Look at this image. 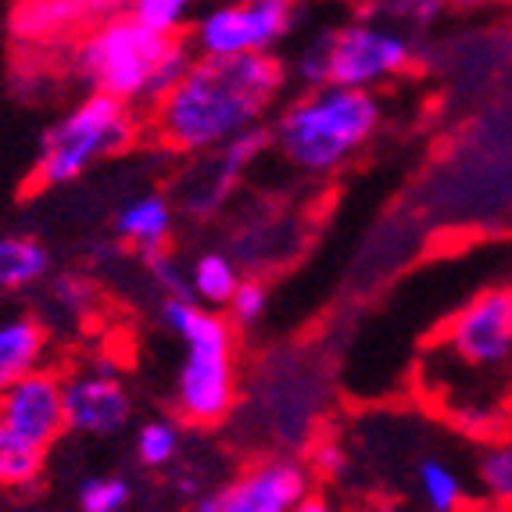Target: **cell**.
I'll list each match as a JSON object with an SVG mask.
<instances>
[{
    "label": "cell",
    "instance_id": "obj_1",
    "mask_svg": "<svg viewBox=\"0 0 512 512\" xmlns=\"http://www.w3.org/2000/svg\"><path fill=\"white\" fill-rule=\"evenodd\" d=\"M287 86L273 51L194 58L180 83L151 104V129L169 151L212 154L237 133L262 126Z\"/></svg>",
    "mask_w": 512,
    "mask_h": 512
},
{
    "label": "cell",
    "instance_id": "obj_2",
    "mask_svg": "<svg viewBox=\"0 0 512 512\" xmlns=\"http://www.w3.org/2000/svg\"><path fill=\"white\" fill-rule=\"evenodd\" d=\"M423 384L444 412L473 430H491L512 387V287H487L448 319L427 359Z\"/></svg>",
    "mask_w": 512,
    "mask_h": 512
},
{
    "label": "cell",
    "instance_id": "obj_3",
    "mask_svg": "<svg viewBox=\"0 0 512 512\" xmlns=\"http://www.w3.org/2000/svg\"><path fill=\"white\" fill-rule=\"evenodd\" d=\"M380 122H384V101L376 90L323 83L305 86V94L283 104L269 126V137L273 151L294 172L323 180L366 151Z\"/></svg>",
    "mask_w": 512,
    "mask_h": 512
},
{
    "label": "cell",
    "instance_id": "obj_4",
    "mask_svg": "<svg viewBox=\"0 0 512 512\" xmlns=\"http://www.w3.org/2000/svg\"><path fill=\"white\" fill-rule=\"evenodd\" d=\"M194 58V47L183 36L158 33L126 11L101 22L79 43L76 69L90 90H104L129 104H154L180 83Z\"/></svg>",
    "mask_w": 512,
    "mask_h": 512
},
{
    "label": "cell",
    "instance_id": "obj_5",
    "mask_svg": "<svg viewBox=\"0 0 512 512\" xmlns=\"http://www.w3.org/2000/svg\"><path fill=\"white\" fill-rule=\"evenodd\" d=\"M162 323L183 344L172 394L176 416L190 427H215L237 402V333L230 316L194 298H165Z\"/></svg>",
    "mask_w": 512,
    "mask_h": 512
},
{
    "label": "cell",
    "instance_id": "obj_6",
    "mask_svg": "<svg viewBox=\"0 0 512 512\" xmlns=\"http://www.w3.org/2000/svg\"><path fill=\"white\" fill-rule=\"evenodd\" d=\"M137 133V104L94 90L47 129L40 158H36V183L40 187H65V183L83 180L97 162L126 151L137 140Z\"/></svg>",
    "mask_w": 512,
    "mask_h": 512
},
{
    "label": "cell",
    "instance_id": "obj_7",
    "mask_svg": "<svg viewBox=\"0 0 512 512\" xmlns=\"http://www.w3.org/2000/svg\"><path fill=\"white\" fill-rule=\"evenodd\" d=\"M416 47L394 26L380 22H348L333 33L319 36L294 58L291 76L301 86H355V90H380L412 69Z\"/></svg>",
    "mask_w": 512,
    "mask_h": 512
},
{
    "label": "cell",
    "instance_id": "obj_8",
    "mask_svg": "<svg viewBox=\"0 0 512 512\" xmlns=\"http://www.w3.org/2000/svg\"><path fill=\"white\" fill-rule=\"evenodd\" d=\"M298 0H222L190 22L197 58H237L276 51L294 29Z\"/></svg>",
    "mask_w": 512,
    "mask_h": 512
},
{
    "label": "cell",
    "instance_id": "obj_9",
    "mask_svg": "<svg viewBox=\"0 0 512 512\" xmlns=\"http://www.w3.org/2000/svg\"><path fill=\"white\" fill-rule=\"evenodd\" d=\"M201 512H298L316 509L312 477L294 459H262L197 502Z\"/></svg>",
    "mask_w": 512,
    "mask_h": 512
},
{
    "label": "cell",
    "instance_id": "obj_10",
    "mask_svg": "<svg viewBox=\"0 0 512 512\" xmlns=\"http://www.w3.org/2000/svg\"><path fill=\"white\" fill-rule=\"evenodd\" d=\"M133 398L122 373L108 359L65 376V427L79 437H115L129 427Z\"/></svg>",
    "mask_w": 512,
    "mask_h": 512
},
{
    "label": "cell",
    "instance_id": "obj_11",
    "mask_svg": "<svg viewBox=\"0 0 512 512\" xmlns=\"http://www.w3.org/2000/svg\"><path fill=\"white\" fill-rule=\"evenodd\" d=\"M0 419L18 437H26L47 452L61 434H69L65 427V376L51 366H40L15 380L8 391H0Z\"/></svg>",
    "mask_w": 512,
    "mask_h": 512
},
{
    "label": "cell",
    "instance_id": "obj_12",
    "mask_svg": "<svg viewBox=\"0 0 512 512\" xmlns=\"http://www.w3.org/2000/svg\"><path fill=\"white\" fill-rule=\"evenodd\" d=\"M273 147V137L265 126H251L237 137H230L219 151H212V169H208V180L201 183V194L190 201V215H212L215 208L226 201V194L233 190V183L251 172V165L262 158L265 151Z\"/></svg>",
    "mask_w": 512,
    "mask_h": 512
},
{
    "label": "cell",
    "instance_id": "obj_13",
    "mask_svg": "<svg viewBox=\"0 0 512 512\" xmlns=\"http://www.w3.org/2000/svg\"><path fill=\"white\" fill-rule=\"evenodd\" d=\"M172 226H176V208L158 190H144V194L129 197V201H122L119 212H115V233L137 255H151V251L169 248Z\"/></svg>",
    "mask_w": 512,
    "mask_h": 512
},
{
    "label": "cell",
    "instance_id": "obj_14",
    "mask_svg": "<svg viewBox=\"0 0 512 512\" xmlns=\"http://www.w3.org/2000/svg\"><path fill=\"white\" fill-rule=\"evenodd\" d=\"M47 348H51V337L36 316L29 312L0 316V391H8L33 369L47 366Z\"/></svg>",
    "mask_w": 512,
    "mask_h": 512
},
{
    "label": "cell",
    "instance_id": "obj_15",
    "mask_svg": "<svg viewBox=\"0 0 512 512\" xmlns=\"http://www.w3.org/2000/svg\"><path fill=\"white\" fill-rule=\"evenodd\" d=\"M51 276V251L29 233L0 237V294H22Z\"/></svg>",
    "mask_w": 512,
    "mask_h": 512
},
{
    "label": "cell",
    "instance_id": "obj_16",
    "mask_svg": "<svg viewBox=\"0 0 512 512\" xmlns=\"http://www.w3.org/2000/svg\"><path fill=\"white\" fill-rule=\"evenodd\" d=\"M412 484H416L419 502L430 512H459L470 502V480L444 455H419L416 470H412Z\"/></svg>",
    "mask_w": 512,
    "mask_h": 512
},
{
    "label": "cell",
    "instance_id": "obj_17",
    "mask_svg": "<svg viewBox=\"0 0 512 512\" xmlns=\"http://www.w3.org/2000/svg\"><path fill=\"white\" fill-rule=\"evenodd\" d=\"M473 491L491 509H512V434H495L477 448Z\"/></svg>",
    "mask_w": 512,
    "mask_h": 512
},
{
    "label": "cell",
    "instance_id": "obj_18",
    "mask_svg": "<svg viewBox=\"0 0 512 512\" xmlns=\"http://www.w3.org/2000/svg\"><path fill=\"white\" fill-rule=\"evenodd\" d=\"M240 280H244V276H240V265L233 262V255H226V251H201L187 269L190 298L205 308H219V312L230 305Z\"/></svg>",
    "mask_w": 512,
    "mask_h": 512
},
{
    "label": "cell",
    "instance_id": "obj_19",
    "mask_svg": "<svg viewBox=\"0 0 512 512\" xmlns=\"http://www.w3.org/2000/svg\"><path fill=\"white\" fill-rule=\"evenodd\" d=\"M43 466H47V452L26 437H18L0 419V487L4 491H33L43 477Z\"/></svg>",
    "mask_w": 512,
    "mask_h": 512
},
{
    "label": "cell",
    "instance_id": "obj_20",
    "mask_svg": "<svg viewBox=\"0 0 512 512\" xmlns=\"http://www.w3.org/2000/svg\"><path fill=\"white\" fill-rule=\"evenodd\" d=\"M133 452H137V462L144 470H169V466H176V459L183 455L180 423L162 416L140 423L137 437H133Z\"/></svg>",
    "mask_w": 512,
    "mask_h": 512
},
{
    "label": "cell",
    "instance_id": "obj_21",
    "mask_svg": "<svg viewBox=\"0 0 512 512\" xmlns=\"http://www.w3.org/2000/svg\"><path fill=\"white\" fill-rule=\"evenodd\" d=\"M133 502V484L122 473H97L76 487V505L83 512H122Z\"/></svg>",
    "mask_w": 512,
    "mask_h": 512
},
{
    "label": "cell",
    "instance_id": "obj_22",
    "mask_svg": "<svg viewBox=\"0 0 512 512\" xmlns=\"http://www.w3.org/2000/svg\"><path fill=\"white\" fill-rule=\"evenodd\" d=\"M194 4L197 0H129L126 11L158 33L183 36V29L194 22Z\"/></svg>",
    "mask_w": 512,
    "mask_h": 512
},
{
    "label": "cell",
    "instance_id": "obj_23",
    "mask_svg": "<svg viewBox=\"0 0 512 512\" xmlns=\"http://www.w3.org/2000/svg\"><path fill=\"white\" fill-rule=\"evenodd\" d=\"M226 312H230L233 326H258L265 319V312H269V291H265V283L240 280L230 305H226Z\"/></svg>",
    "mask_w": 512,
    "mask_h": 512
},
{
    "label": "cell",
    "instance_id": "obj_24",
    "mask_svg": "<svg viewBox=\"0 0 512 512\" xmlns=\"http://www.w3.org/2000/svg\"><path fill=\"white\" fill-rule=\"evenodd\" d=\"M51 301L65 316L83 319L86 312H90V305H94V287H90L83 276H72V273L58 276V280L51 283Z\"/></svg>",
    "mask_w": 512,
    "mask_h": 512
},
{
    "label": "cell",
    "instance_id": "obj_25",
    "mask_svg": "<svg viewBox=\"0 0 512 512\" xmlns=\"http://www.w3.org/2000/svg\"><path fill=\"white\" fill-rule=\"evenodd\" d=\"M140 258H144V265H147V273H151L154 287H158L165 298H190L187 273H180V269H176L169 248H165V251H151V255H140Z\"/></svg>",
    "mask_w": 512,
    "mask_h": 512
},
{
    "label": "cell",
    "instance_id": "obj_26",
    "mask_svg": "<svg viewBox=\"0 0 512 512\" xmlns=\"http://www.w3.org/2000/svg\"><path fill=\"white\" fill-rule=\"evenodd\" d=\"M448 4H452V0H398V4H394V15L405 18L409 26H430V22H437V18L444 15Z\"/></svg>",
    "mask_w": 512,
    "mask_h": 512
},
{
    "label": "cell",
    "instance_id": "obj_27",
    "mask_svg": "<svg viewBox=\"0 0 512 512\" xmlns=\"http://www.w3.org/2000/svg\"><path fill=\"white\" fill-rule=\"evenodd\" d=\"M466 4H473V0H466ZM502 4H512V0H502Z\"/></svg>",
    "mask_w": 512,
    "mask_h": 512
}]
</instances>
